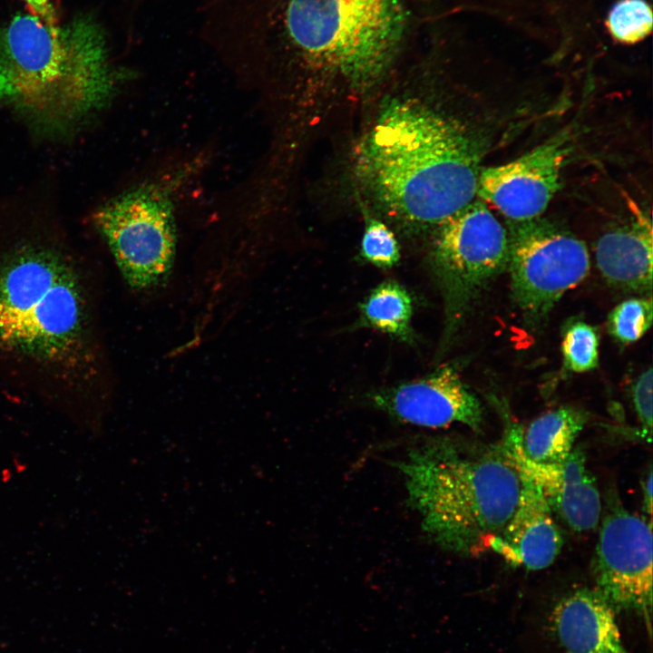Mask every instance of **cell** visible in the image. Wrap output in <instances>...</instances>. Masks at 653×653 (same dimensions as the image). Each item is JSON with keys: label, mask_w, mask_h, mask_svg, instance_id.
<instances>
[{"label": "cell", "mask_w": 653, "mask_h": 653, "mask_svg": "<svg viewBox=\"0 0 653 653\" xmlns=\"http://www.w3.org/2000/svg\"><path fill=\"white\" fill-rule=\"evenodd\" d=\"M394 465L424 532L459 555L491 550L520 497V473L502 444L476 447L433 438L409 449Z\"/></svg>", "instance_id": "cell-4"}, {"label": "cell", "mask_w": 653, "mask_h": 653, "mask_svg": "<svg viewBox=\"0 0 653 653\" xmlns=\"http://www.w3.org/2000/svg\"><path fill=\"white\" fill-rule=\"evenodd\" d=\"M561 350L569 370L581 373L595 368L599 360V338L595 328L581 321L571 324L565 331Z\"/></svg>", "instance_id": "cell-20"}, {"label": "cell", "mask_w": 653, "mask_h": 653, "mask_svg": "<svg viewBox=\"0 0 653 653\" xmlns=\"http://www.w3.org/2000/svg\"><path fill=\"white\" fill-rule=\"evenodd\" d=\"M482 145L459 121L410 100L389 102L359 143L358 182L389 217L439 227L476 196Z\"/></svg>", "instance_id": "cell-1"}, {"label": "cell", "mask_w": 653, "mask_h": 653, "mask_svg": "<svg viewBox=\"0 0 653 653\" xmlns=\"http://www.w3.org/2000/svg\"><path fill=\"white\" fill-rule=\"evenodd\" d=\"M586 421L580 409L563 406L538 416L525 428L514 426L508 434L528 460L554 463L571 453Z\"/></svg>", "instance_id": "cell-16"}, {"label": "cell", "mask_w": 653, "mask_h": 653, "mask_svg": "<svg viewBox=\"0 0 653 653\" xmlns=\"http://www.w3.org/2000/svg\"><path fill=\"white\" fill-rule=\"evenodd\" d=\"M651 520L626 509L616 498L599 531L592 560L596 590L615 610L642 617L651 632Z\"/></svg>", "instance_id": "cell-9"}, {"label": "cell", "mask_w": 653, "mask_h": 653, "mask_svg": "<svg viewBox=\"0 0 653 653\" xmlns=\"http://www.w3.org/2000/svg\"><path fill=\"white\" fill-rule=\"evenodd\" d=\"M426 0H267L266 34L298 70L364 92L422 43Z\"/></svg>", "instance_id": "cell-2"}, {"label": "cell", "mask_w": 653, "mask_h": 653, "mask_svg": "<svg viewBox=\"0 0 653 653\" xmlns=\"http://www.w3.org/2000/svg\"><path fill=\"white\" fill-rule=\"evenodd\" d=\"M652 369L644 371L632 387V404L642 435L650 441L652 432Z\"/></svg>", "instance_id": "cell-22"}, {"label": "cell", "mask_w": 653, "mask_h": 653, "mask_svg": "<svg viewBox=\"0 0 653 653\" xmlns=\"http://www.w3.org/2000/svg\"><path fill=\"white\" fill-rule=\"evenodd\" d=\"M360 254L365 261L380 268H391L400 259V248L392 230L382 221L365 222Z\"/></svg>", "instance_id": "cell-21"}, {"label": "cell", "mask_w": 653, "mask_h": 653, "mask_svg": "<svg viewBox=\"0 0 653 653\" xmlns=\"http://www.w3.org/2000/svg\"><path fill=\"white\" fill-rule=\"evenodd\" d=\"M651 298H631L619 304L609 314V333L619 342L638 340L652 324Z\"/></svg>", "instance_id": "cell-19"}, {"label": "cell", "mask_w": 653, "mask_h": 653, "mask_svg": "<svg viewBox=\"0 0 653 653\" xmlns=\"http://www.w3.org/2000/svg\"><path fill=\"white\" fill-rule=\"evenodd\" d=\"M570 152L563 132L512 161L481 169L476 196L510 221L537 219L559 190Z\"/></svg>", "instance_id": "cell-10"}, {"label": "cell", "mask_w": 653, "mask_h": 653, "mask_svg": "<svg viewBox=\"0 0 653 653\" xmlns=\"http://www.w3.org/2000/svg\"><path fill=\"white\" fill-rule=\"evenodd\" d=\"M652 469L650 467L641 483L643 510L649 517L652 514Z\"/></svg>", "instance_id": "cell-24"}, {"label": "cell", "mask_w": 653, "mask_h": 653, "mask_svg": "<svg viewBox=\"0 0 653 653\" xmlns=\"http://www.w3.org/2000/svg\"><path fill=\"white\" fill-rule=\"evenodd\" d=\"M501 444L519 473L538 486L552 512L570 530L587 532L598 526L600 494L580 446L561 462L538 463L525 458L508 434Z\"/></svg>", "instance_id": "cell-12"}, {"label": "cell", "mask_w": 653, "mask_h": 653, "mask_svg": "<svg viewBox=\"0 0 653 653\" xmlns=\"http://www.w3.org/2000/svg\"><path fill=\"white\" fill-rule=\"evenodd\" d=\"M413 306V297L404 286L386 280L373 288L360 303V323L409 343L414 340Z\"/></svg>", "instance_id": "cell-17"}, {"label": "cell", "mask_w": 653, "mask_h": 653, "mask_svg": "<svg viewBox=\"0 0 653 653\" xmlns=\"http://www.w3.org/2000/svg\"><path fill=\"white\" fill-rule=\"evenodd\" d=\"M120 74L90 15L52 26L19 15L0 29V103L42 133L79 127L111 100Z\"/></svg>", "instance_id": "cell-3"}, {"label": "cell", "mask_w": 653, "mask_h": 653, "mask_svg": "<svg viewBox=\"0 0 653 653\" xmlns=\"http://www.w3.org/2000/svg\"><path fill=\"white\" fill-rule=\"evenodd\" d=\"M370 398L375 407L394 418L424 427L460 423L480 431L483 421L480 401L450 365L424 377L380 389Z\"/></svg>", "instance_id": "cell-11"}, {"label": "cell", "mask_w": 653, "mask_h": 653, "mask_svg": "<svg viewBox=\"0 0 653 653\" xmlns=\"http://www.w3.org/2000/svg\"><path fill=\"white\" fill-rule=\"evenodd\" d=\"M510 224L512 297L524 316L537 321L587 277L589 251L578 238L539 218Z\"/></svg>", "instance_id": "cell-8"}, {"label": "cell", "mask_w": 653, "mask_h": 653, "mask_svg": "<svg viewBox=\"0 0 653 653\" xmlns=\"http://www.w3.org/2000/svg\"><path fill=\"white\" fill-rule=\"evenodd\" d=\"M520 475L521 488L515 511L493 540L491 550L513 566L540 570L554 562L563 538L538 486L521 473Z\"/></svg>", "instance_id": "cell-13"}, {"label": "cell", "mask_w": 653, "mask_h": 653, "mask_svg": "<svg viewBox=\"0 0 653 653\" xmlns=\"http://www.w3.org/2000/svg\"><path fill=\"white\" fill-rule=\"evenodd\" d=\"M603 25L613 42L638 44L652 33L651 5L647 0H616L603 17Z\"/></svg>", "instance_id": "cell-18"}, {"label": "cell", "mask_w": 653, "mask_h": 653, "mask_svg": "<svg viewBox=\"0 0 653 653\" xmlns=\"http://www.w3.org/2000/svg\"><path fill=\"white\" fill-rule=\"evenodd\" d=\"M87 303L72 264L22 247L0 260V348L36 362L73 364L89 336Z\"/></svg>", "instance_id": "cell-5"}, {"label": "cell", "mask_w": 653, "mask_h": 653, "mask_svg": "<svg viewBox=\"0 0 653 653\" xmlns=\"http://www.w3.org/2000/svg\"><path fill=\"white\" fill-rule=\"evenodd\" d=\"M94 221L132 290H151L166 281L174 264L177 237L165 187L150 183L132 189L102 206Z\"/></svg>", "instance_id": "cell-7"}, {"label": "cell", "mask_w": 653, "mask_h": 653, "mask_svg": "<svg viewBox=\"0 0 653 653\" xmlns=\"http://www.w3.org/2000/svg\"><path fill=\"white\" fill-rule=\"evenodd\" d=\"M597 266L612 286L638 292L652 288V224L642 210L629 222L603 234L596 243Z\"/></svg>", "instance_id": "cell-15"}, {"label": "cell", "mask_w": 653, "mask_h": 653, "mask_svg": "<svg viewBox=\"0 0 653 653\" xmlns=\"http://www.w3.org/2000/svg\"><path fill=\"white\" fill-rule=\"evenodd\" d=\"M615 609L595 589L582 588L563 597L553 611V626L566 653H629Z\"/></svg>", "instance_id": "cell-14"}, {"label": "cell", "mask_w": 653, "mask_h": 653, "mask_svg": "<svg viewBox=\"0 0 653 653\" xmlns=\"http://www.w3.org/2000/svg\"><path fill=\"white\" fill-rule=\"evenodd\" d=\"M29 7L32 15L39 17L47 24L58 25L59 18L50 0H24Z\"/></svg>", "instance_id": "cell-23"}, {"label": "cell", "mask_w": 653, "mask_h": 653, "mask_svg": "<svg viewBox=\"0 0 653 653\" xmlns=\"http://www.w3.org/2000/svg\"><path fill=\"white\" fill-rule=\"evenodd\" d=\"M508 254V232L481 200L437 227L430 266L443 300L446 337L479 292L507 267Z\"/></svg>", "instance_id": "cell-6"}]
</instances>
